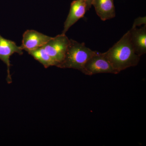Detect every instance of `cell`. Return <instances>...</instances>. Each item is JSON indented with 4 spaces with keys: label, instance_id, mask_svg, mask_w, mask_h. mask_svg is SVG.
<instances>
[{
    "label": "cell",
    "instance_id": "obj_1",
    "mask_svg": "<svg viewBox=\"0 0 146 146\" xmlns=\"http://www.w3.org/2000/svg\"><path fill=\"white\" fill-rule=\"evenodd\" d=\"M104 54L112 67L119 73L127 68L136 66L141 57L136 54L133 50L129 31Z\"/></svg>",
    "mask_w": 146,
    "mask_h": 146
},
{
    "label": "cell",
    "instance_id": "obj_2",
    "mask_svg": "<svg viewBox=\"0 0 146 146\" xmlns=\"http://www.w3.org/2000/svg\"><path fill=\"white\" fill-rule=\"evenodd\" d=\"M97 52L96 51L92 50L87 48L84 43H80L70 39L64 59L57 67L72 68L82 73L86 62Z\"/></svg>",
    "mask_w": 146,
    "mask_h": 146
},
{
    "label": "cell",
    "instance_id": "obj_3",
    "mask_svg": "<svg viewBox=\"0 0 146 146\" xmlns=\"http://www.w3.org/2000/svg\"><path fill=\"white\" fill-rule=\"evenodd\" d=\"M70 42V39L66 35L62 33L55 37H52L43 46L47 53L56 63V67L64 59Z\"/></svg>",
    "mask_w": 146,
    "mask_h": 146
},
{
    "label": "cell",
    "instance_id": "obj_4",
    "mask_svg": "<svg viewBox=\"0 0 146 146\" xmlns=\"http://www.w3.org/2000/svg\"><path fill=\"white\" fill-rule=\"evenodd\" d=\"M82 73L91 76L100 73L118 74L119 73L112 67L104 53L97 52L86 62Z\"/></svg>",
    "mask_w": 146,
    "mask_h": 146
},
{
    "label": "cell",
    "instance_id": "obj_5",
    "mask_svg": "<svg viewBox=\"0 0 146 146\" xmlns=\"http://www.w3.org/2000/svg\"><path fill=\"white\" fill-rule=\"evenodd\" d=\"M14 53L22 55L23 53L22 47L16 45L13 41L5 39L0 35V60L5 63L7 67V81L11 83L12 81L10 72V56Z\"/></svg>",
    "mask_w": 146,
    "mask_h": 146
},
{
    "label": "cell",
    "instance_id": "obj_6",
    "mask_svg": "<svg viewBox=\"0 0 146 146\" xmlns=\"http://www.w3.org/2000/svg\"><path fill=\"white\" fill-rule=\"evenodd\" d=\"M52 37L33 30H27L23 35L21 47L29 52L43 47Z\"/></svg>",
    "mask_w": 146,
    "mask_h": 146
},
{
    "label": "cell",
    "instance_id": "obj_7",
    "mask_svg": "<svg viewBox=\"0 0 146 146\" xmlns=\"http://www.w3.org/2000/svg\"><path fill=\"white\" fill-rule=\"evenodd\" d=\"M87 11V5L85 0L73 1L71 4L69 14L64 23L62 34H65L72 26L80 18H83Z\"/></svg>",
    "mask_w": 146,
    "mask_h": 146
},
{
    "label": "cell",
    "instance_id": "obj_8",
    "mask_svg": "<svg viewBox=\"0 0 146 146\" xmlns=\"http://www.w3.org/2000/svg\"><path fill=\"white\" fill-rule=\"evenodd\" d=\"M129 32L130 42L135 53L140 56L146 54V25L139 29L132 27Z\"/></svg>",
    "mask_w": 146,
    "mask_h": 146
},
{
    "label": "cell",
    "instance_id": "obj_9",
    "mask_svg": "<svg viewBox=\"0 0 146 146\" xmlns=\"http://www.w3.org/2000/svg\"><path fill=\"white\" fill-rule=\"evenodd\" d=\"M92 5L102 21L112 19L116 16L114 0H94Z\"/></svg>",
    "mask_w": 146,
    "mask_h": 146
},
{
    "label": "cell",
    "instance_id": "obj_10",
    "mask_svg": "<svg viewBox=\"0 0 146 146\" xmlns=\"http://www.w3.org/2000/svg\"><path fill=\"white\" fill-rule=\"evenodd\" d=\"M28 52L35 60L42 64L45 68L57 65L56 63L47 53L43 47L29 51Z\"/></svg>",
    "mask_w": 146,
    "mask_h": 146
},
{
    "label": "cell",
    "instance_id": "obj_11",
    "mask_svg": "<svg viewBox=\"0 0 146 146\" xmlns=\"http://www.w3.org/2000/svg\"><path fill=\"white\" fill-rule=\"evenodd\" d=\"M146 17H138L134 21V23L132 27H137V26H140L142 25H146Z\"/></svg>",
    "mask_w": 146,
    "mask_h": 146
},
{
    "label": "cell",
    "instance_id": "obj_12",
    "mask_svg": "<svg viewBox=\"0 0 146 146\" xmlns=\"http://www.w3.org/2000/svg\"><path fill=\"white\" fill-rule=\"evenodd\" d=\"M85 2L87 5V11L89 10L91 8L92 5V3L94 1V0H85Z\"/></svg>",
    "mask_w": 146,
    "mask_h": 146
}]
</instances>
